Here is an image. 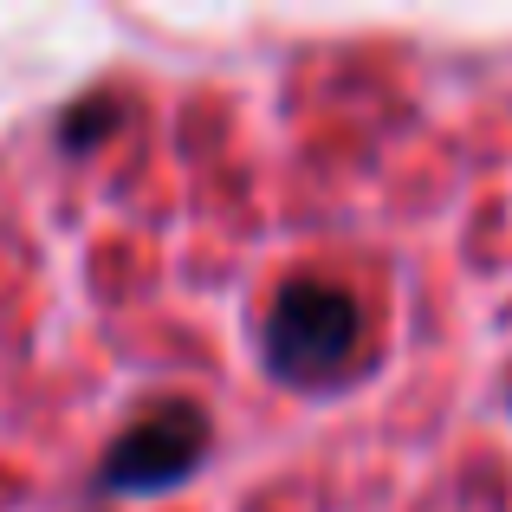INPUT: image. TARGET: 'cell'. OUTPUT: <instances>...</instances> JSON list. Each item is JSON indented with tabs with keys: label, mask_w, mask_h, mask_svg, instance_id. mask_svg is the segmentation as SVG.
<instances>
[{
	"label": "cell",
	"mask_w": 512,
	"mask_h": 512,
	"mask_svg": "<svg viewBox=\"0 0 512 512\" xmlns=\"http://www.w3.org/2000/svg\"><path fill=\"white\" fill-rule=\"evenodd\" d=\"M214 448V422L201 402L188 396H169V402H150L111 448L98 454V493H117V500H156V493H175L201 474Z\"/></svg>",
	"instance_id": "7a4b0ae2"
},
{
	"label": "cell",
	"mask_w": 512,
	"mask_h": 512,
	"mask_svg": "<svg viewBox=\"0 0 512 512\" xmlns=\"http://www.w3.org/2000/svg\"><path fill=\"white\" fill-rule=\"evenodd\" d=\"M117 124H124V104L117 98H78L72 111L59 117V150L65 156H91Z\"/></svg>",
	"instance_id": "3957f363"
},
{
	"label": "cell",
	"mask_w": 512,
	"mask_h": 512,
	"mask_svg": "<svg viewBox=\"0 0 512 512\" xmlns=\"http://www.w3.org/2000/svg\"><path fill=\"white\" fill-rule=\"evenodd\" d=\"M260 357H266V376H279L286 389H305V396L344 389L363 357L357 292L325 273H292L260 318Z\"/></svg>",
	"instance_id": "6da1fadb"
}]
</instances>
